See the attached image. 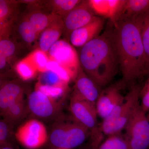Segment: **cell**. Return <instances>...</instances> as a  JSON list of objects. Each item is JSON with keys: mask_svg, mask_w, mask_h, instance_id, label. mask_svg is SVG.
<instances>
[{"mask_svg": "<svg viewBox=\"0 0 149 149\" xmlns=\"http://www.w3.org/2000/svg\"><path fill=\"white\" fill-rule=\"evenodd\" d=\"M107 29L113 42L122 73L119 85L121 88H131L149 73L139 16L114 22L109 21Z\"/></svg>", "mask_w": 149, "mask_h": 149, "instance_id": "1", "label": "cell"}, {"mask_svg": "<svg viewBox=\"0 0 149 149\" xmlns=\"http://www.w3.org/2000/svg\"><path fill=\"white\" fill-rule=\"evenodd\" d=\"M78 55L81 68L100 89L111 82L119 68L116 51L107 29L80 48Z\"/></svg>", "mask_w": 149, "mask_h": 149, "instance_id": "2", "label": "cell"}, {"mask_svg": "<svg viewBox=\"0 0 149 149\" xmlns=\"http://www.w3.org/2000/svg\"><path fill=\"white\" fill-rule=\"evenodd\" d=\"M140 85H135L130 88L125 96L123 102L115 109L105 119L101 125V130L104 135L108 136L120 134L125 130L133 113L140 103Z\"/></svg>", "mask_w": 149, "mask_h": 149, "instance_id": "3", "label": "cell"}, {"mask_svg": "<svg viewBox=\"0 0 149 149\" xmlns=\"http://www.w3.org/2000/svg\"><path fill=\"white\" fill-rule=\"evenodd\" d=\"M89 135V130L71 116L60 118L55 123L49 139L58 148L71 149L82 145Z\"/></svg>", "mask_w": 149, "mask_h": 149, "instance_id": "4", "label": "cell"}, {"mask_svg": "<svg viewBox=\"0 0 149 149\" xmlns=\"http://www.w3.org/2000/svg\"><path fill=\"white\" fill-rule=\"evenodd\" d=\"M69 109L73 118L89 130L93 148H97L101 143L103 133L98 125L96 105L71 96Z\"/></svg>", "mask_w": 149, "mask_h": 149, "instance_id": "5", "label": "cell"}, {"mask_svg": "<svg viewBox=\"0 0 149 149\" xmlns=\"http://www.w3.org/2000/svg\"><path fill=\"white\" fill-rule=\"evenodd\" d=\"M125 129V138L129 143L130 149L148 148L149 121L140 103Z\"/></svg>", "mask_w": 149, "mask_h": 149, "instance_id": "6", "label": "cell"}, {"mask_svg": "<svg viewBox=\"0 0 149 149\" xmlns=\"http://www.w3.org/2000/svg\"><path fill=\"white\" fill-rule=\"evenodd\" d=\"M17 140L28 149H37L47 141L46 126L37 119H30L20 125L15 134Z\"/></svg>", "mask_w": 149, "mask_h": 149, "instance_id": "7", "label": "cell"}, {"mask_svg": "<svg viewBox=\"0 0 149 149\" xmlns=\"http://www.w3.org/2000/svg\"><path fill=\"white\" fill-rule=\"evenodd\" d=\"M50 59L60 64L77 76L80 66L79 55L74 47L65 40H59L47 53Z\"/></svg>", "mask_w": 149, "mask_h": 149, "instance_id": "8", "label": "cell"}, {"mask_svg": "<svg viewBox=\"0 0 149 149\" xmlns=\"http://www.w3.org/2000/svg\"><path fill=\"white\" fill-rule=\"evenodd\" d=\"M27 105L32 114L42 119H48L58 115L61 104L57 100L35 90L28 98Z\"/></svg>", "mask_w": 149, "mask_h": 149, "instance_id": "9", "label": "cell"}, {"mask_svg": "<svg viewBox=\"0 0 149 149\" xmlns=\"http://www.w3.org/2000/svg\"><path fill=\"white\" fill-rule=\"evenodd\" d=\"M96 16L88 1H82L63 17L64 32L70 36L71 32L88 24Z\"/></svg>", "mask_w": 149, "mask_h": 149, "instance_id": "10", "label": "cell"}, {"mask_svg": "<svg viewBox=\"0 0 149 149\" xmlns=\"http://www.w3.org/2000/svg\"><path fill=\"white\" fill-rule=\"evenodd\" d=\"M119 84L113 85L102 90L96 103L98 116L105 119L115 109L123 102L125 96L120 92L121 88Z\"/></svg>", "mask_w": 149, "mask_h": 149, "instance_id": "11", "label": "cell"}, {"mask_svg": "<svg viewBox=\"0 0 149 149\" xmlns=\"http://www.w3.org/2000/svg\"><path fill=\"white\" fill-rule=\"evenodd\" d=\"M72 96L96 105L100 88L80 68L75 79Z\"/></svg>", "mask_w": 149, "mask_h": 149, "instance_id": "12", "label": "cell"}, {"mask_svg": "<svg viewBox=\"0 0 149 149\" xmlns=\"http://www.w3.org/2000/svg\"><path fill=\"white\" fill-rule=\"evenodd\" d=\"M104 24V18L96 16L88 24L71 32L69 36L70 43L73 47H82L100 35Z\"/></svg>", "mask_w": 149, "mask_h": 149, "instance_id": "13", "label": "cell"}, {"mask_svg": "<svg viewBox=\"0 0 149 149\" xmlns=\"http://www.w3.org/2000/svg\"><path fill=\"white\" fill-rule=\"evenodd\" d=\"M63 32V20L61 17L59 16L40 34L38 49L47 54L52 46L59 40Z\"/></svg>", "mask_w": 149, "mask_h": 149, "instance_id": "14", "label": "cell"}, {"mask_svg": "<svg viewBox=\"0 0 149 149\" xmlns=\"http://www.w3.org/2000/svg\"><path fill=\"white\" fill-rule=\"evenodd\" d=\"M24 89L15 81L6 82L0 89V111L2 115L12 104L24 99Z\"/></svg>", "mask_w": 149, "mask_h": 149, "instance_id": "15", "label": "cell"}, {"mask_svg": "<svg viewBox=\"0 0 149 149\" xmlns=\"http://www.w3.org/2000/svg\"><path fill=\"white\" fill-rule=\"evenodd\" d=\"M88 2L95 14L112 22L119 13L124 0H90Z\"/></svg>", "mask_w": 149, "mask_h": 149, "instance_id": "16", "label": "cell"}, {"mask_svg": "<svg viewBox=\"0 0 149 149\" xmlns=\"http://www.w3.org/2000/svg\"><path fill=\"white\" fill-rule=\"evenodd\" d=\"M149 11V0H124L120 10L113 21L135 18Z\"/></svg>", "mask_w": 149, "mask_h": 149, "instance_id": "17", "label": "cell"}, {"mask_svg": "<svg viewBox=\"0 0 149 149\" xmlns=\"http://www.w3.org/2000/svg\"><path fill=\"white\" fill-rule=\"evenodd\" d=\"M16 1H0L1 38L7 37L10 32L15 13Z\"/></svg>", "mask_w": 149, "mask_h": 149, "instance_id": "18", "label": "cell"}, {"mask_svg": "<svg viewBox=\"0 0 149 149\" xmlns=\"http://www.w3.org/2000/svg\"><path fill=\"white\" fill-rule=\"evenodd\" d=\"M58 16L53 13L47 14L39 10H35L28 14L25 17L32 24L38 36H40Z\"/></svg>", "mask_w": 149, "mask_h": 149, "instance_id": "19", "label": "cell"}, {"mask_svg": "<svg viewBox=\"0 0 149 149\" xmlns=\"http://www.w3.org/2000/svg\"><path fill=\"white\" fill-rule=\"evenodd\" d=\"M82 1L80 0H53L48 1L46 5L52 13L63 18Z\"/></svg>", "mask_w": 149, "mask_h": 149, "instance_id": "20", "label": "cell"}, {"mask_svg": "<svg viewBox=\"0 0 149 149\" xmlns=\"http://www.w3.org/2000/svg\"><path fill=\"white\" fill-rule=\"evenodd\" d=\"M15 69L18 76L24 81L32 80L38 72L28 56L17 63Z\"/></svg>", "mask_w": 149, "mask_h": 149, "instance_id": "21", "label": "cell"}, {"mask_svg": "<svg viewBox=\"0 0 149 149\" xmlns=\"http://www.w3.org/2000/svg\"><path fill=\"white\" fill-rule=\"evenodd\" d=\"M26 111L24 99L19 100L12 104L2 115L4 119L13 125L22 117Z\"/></svg>", "mask_w": 149, "mask_h": 149, "instance_id": "22", "label": "cell"}, {"mask_svg": "<svg viewBox=\"0 0 149 149\" xmlns=\"http://www.w3.org/2000/svg\"><path fill=\"white\" fill-rule=\"evenodd\" d=\"M18 31L22 40L29 45L35 43L39 36L32 24L25 17L19 22Z\"/></svg>", "mask_w": 149, "mask_h": 149, "instance_id": "23", "label": "cell"}, {"mask_svg": "<svg viewBox=\"0 0 149 149\" xmlns=\"http://www.w3.org/2000/svg\"><path fill=\"white\" fill-rule=\"evenodd\" d=\"M97 149H130V145L125 137L120 134L108 136Z\"/></svg>", "mask_w": 149, "mask_h": 149, "instance_id": "24", "label": "cell"}, {"mask_svg": "<svg viewBox=\"0 0 149 149\" xmlns=\"http://www.w3.org/2000/svg\"><path fill=\"white\" fill-rule=\"evenodd\" d=\"M141 23V35L149 71V11L139 16Z\"/></svg>", "mask_w": 149, "mask_h": 149, "instance_id": "25", "label": "cell"}, {"mask_svg": "<svg viewBox=\"0 0 149 149\" xmlns=\"http://www.w3.org/2000/svg\"><path fill=\"white\" fill-rule=\"evenodd\" d=\"M36 68L38 72L48 70L47 65L50 59L47 54L38 49L27 56Z\"/></svg>", "mask_w": 149, "mask_h": 149, "instance_id": "26", "label": "cell"}, {"mask_svg": "<svg viewBox=\"0 0 149 149\" xmlns=\"http://www.w3.org/2000/svg\"><path fill=\"white\" fill-rule=\"evenodd\" d=\"M67 88L68 87L42 85L37 82L35 85V90L40 91L51 98L57 100L64 95Z\"/></svg>", "mask_w": 149, "mask_h": 149, "instance_id": "27", "label": "cell"}, {"mask_svg": "<svg viewBox=\"0 0 149 149\" xmlns=\"http://www.w3.org/2000/svg\"><path fill=\"white\" fill-rule=\"evenodd\" d=\"M38 82L42 85L63 87H68V84L62 80L57 74L50 70L41 73Z\"/></svg>", "mask_w": 149, "mask_h": 149, "instance_id": "28", "label": "cell"}, {"mask_svg": "<svg viewBox=\"0 0 149 149\" xmlns=\"http://www.w3.org/2000/svg\"><path fill=\"white\" fill-rule=\"evenodd\" d=\"M48 70H50L57 74L59 77L65 83H68L74 80L76 76L60 64L50 59L47 65Z\"/></svg>", "mask_w": 149, "mask_h": 149, "instance_id": "29", "label": "cell"}, {"mask_svg": "<svg viewBox=\"0 0 149 149\" xmlns=\"http://www.w3.org/2000/svg\"><path fill=\"white\" fill-rule=\"evenodd\" d=\"M12 124L5 119L0 121V145L1 147H11L10 140L12 135Z\"/></svg>", "mask_w": 149, "mask_h": 149, "instance_id": "30", "label": "cell"}, {"mask_svg": "<svg viewBox=\"0 0 149 149\" xmlns=\"http://www.w3.org/2000/svg\"><path fill=\"white\" fill-rule=\"evenodd\" d=\"M15 44L8 38H1L0 40V56H3L9 60L15 53Z\"/></svg>", "mask_w": 149, "mask_h": 149, "instance_id": "31", "label": "cell"}, {"mask_svg": "<svg viewBox=\"0 0 149 149\" xmlns=\"http://www.w3.org/2000/svg\"><path fill=\"white\" fill-rule=\"evenodd\" d=\"M141 105L143 111L147 113L149 111V73L148 77L140 93Z\"/></svg>", "mask_w": 149, "mask_h": 149, "instance_id": "32", "label": "cell"}, {"mask_svg": "<svg viewBox=\"0 0 149 149\" xmlns=\"http://www.w3.org/2000/svg\"><path fill=\"white\" fill-rule=\"evenodd\" d=\"M41 1H17V2L18 3H25L27 4L30 5L32 6H39L40 4L42 3Z\"/></svg>", "mask_w": 149, "mask_h": 149, "instance_id": "33", "label": "cell"}, {"mask_svg": "<svg viewBox=\"0 0 149 149\" xmlns=\"http://www.w3.org/2000/svg\"><path fill=\"white\" fill-rule=\"evenodd\" d=\"M8 60L4 57L0 56V69L1 70L5 68Z\"/></svg>", "mask_w": 149, "mask_h": 149, "instance_id": "34", "label": "cell"}, {"mask_svg": "<svg viewBox=\"0 0 149 149\" xmlns=\"http://www.w3.org/2000/svg\"><path fill=\"white\" fill-rule=\"evenodd\" d=\"M1 149H15L12 147H1Z\"/></svg>", "mask_w": 149, "mask_h": 149, "instance_id": "35", "label": "cell"}, {"mask_svg": "<svg viewBox=\"0 0 149 149\" xmlns=\"http://www.w3.org/2000/svg\"><path fill=\"white\" fill-rule=\"evenodd\" d=\"M147 117H148V119L149 121V113L148 114V115L147 116Z\"/></svg>", "mask_w": 149, "mask_h": 149, "instance_id": "36", "label": "cell"}, {"mask_svg": "<svg viewBox=\"0 0 149 149\" xmlns=\"http://www.w3.org/2000/svg\"><path fill=\"white\" fill-rule=\"evenodd\" d=\"M57 149H68L58 148Z\"/></svg>", "mask_w": 149, "mask_h": 149, "instance_id": "37", "label": "cell"}, {"mask_svg": "<svg viewBox=\"0 0 149 149\" xmlns=\"http://www.w3.org/2000/svg\"><path fill=\"white\" fill-rule=\"evenodd\" d=\"M97 149V148H94V149Z\"/></svg>", "mask_w": 149, "mask_h": 149, "instance_id": "38", "label": "cell"}]
</instances>
